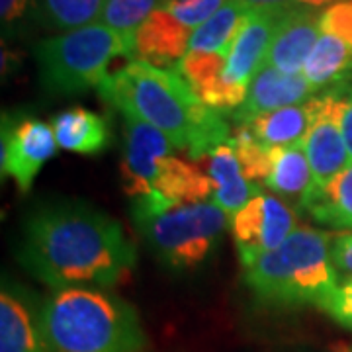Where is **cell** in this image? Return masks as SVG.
Segmentation results:
<instances>
[{
	"mask_svg": "<svg viewBox=\"0 0 352 352\" xmlns=\"http://www.w3.org/2000/svg\"><path fill=\"white\" fill-rule=\"evenodd\" d=\"M18 261L53 289L112 288L138 254L112 215L78 200L39 204L25 217Z\"/></svg>",
	"mask_w": 352,
	"mask_h": 352,
	"instance_id": "6da1fadb",
	"label": "cell"
},
{
	"mask_svg": "<svg viewBox=\"0 0 352 352\" xmlns=\"http://www.w3.org/2000/svg\"><path fill=\"white\" fill-rule=\"evenodd\" d=\"M98 94L122 116H135L163 131L192 161L210 157L233 135L223 113L206 106L176 69L133 59L106 76Z\"/></svg>",
	"mask_w": 352,
	"mask_h": 352,
	"instance_id": "7a4b0ae2",
	"label": "cell"
},
{
	"mask_svg": "<svg viewBox=\"0 0 352 352\" xmlns=\"http://www.w3.org/2000/svg\"><path fill=\"white\" fill-rule=\"evenodd\" d=\"M38 325L47 352H145L138 311L94 288L59 289L41 303Z\"/></svg>",
	"mask_w": 352,
	"mask_h": 352,
	"instance_id": "3957f363",
	"label": "cell"
},
{
	"mask_svg": "<svg viewBox=\"0 0 352 352\" xmlns=\"http://www.w3.org/2000/svg\"><path fill=\"white\" fill-rule=\"evenodd\" d=\"M331 243L325 231L298 227L278 249L243 268L247 288L270 307H319L340 280Z\"/></svg>",
	"mask_w": 352,
	"mask_h": 352,
	"instance_id": "277c9868",
	"label": "cell"
},
{
	"mask_svg": "<svg viewBox=\"0 0 352 352\" xmlns=\"http://www.w3.org/2000/svg\"><path fill=\"white\" fill-rule=\"evenodd\" d=\"M41 87L53 96L98 88L116 57L133 59L131 45L102 22L45 38L34 45Z\"/></svg>",
	"mask_w": 352,
	"mask_h": 352,
	"instance_id": "5b68a950",
	"label": "cell"
},
{
	"mask_svg": "<svg viewBox=\"0 0 352 352\" xmlns=\"http://www.w3.org/2000/svg\"><path fill=\"white\" fill-rule=\"evenodd\" d=\"M131 217L151 251L168 268L192 270L219 245L227 215L214 204L168 206L147 212L131 206Z\"/></svg>",
	"mask_w": 352,
	"mask_h": 352,
	"instance_id": "8992f818",
	"label": "cell"
},
{
	"mask_svg": "<svg viewBox=\"0 0 352 352\" xmlns=\"http://www.w3.org/2000/svg\"><path fill=\"white\" fill-rule=\"evenodd\" d=\"M0 143L2 176L12 178L24 194L30 192L43 164L59 149L50 124L20 113H2Z\"/></svg>",
	"mask_w": 352,
	"mask_h": 352,
	"instance_id": "52a82bcc",
	"label": "cell"
},
{
	"mask_svg": "<svg viewBox=\"0 0 352 352\" xmlns=\"http://www.w3.org/2000/svg\"><path fill=\"white\" fill-rule=\"evenodd\" d=\"M351 82H340L311 98L314 118L303 149L314 170L315 186L327 184L351 164L342 135V108Z\"/></svg>",
	"mask_w": 352,
	"mask_h": 352,
	"instance_id": "ba28073f",
	"label": "cell"
},
{
	"mask_svg": "<svg viewBox=\"0 0 352 352\" xmlns=\"http://www.w3.org/2000/svg\"><path fill=\"white\" fill-rule=\"evenodd\" d=\"M229 227L245 268L288 239L298 229V217L280 198L263 192L231 217Z\"/></svg>",
	"mask_w": 352,
	"mask_h": 352,
	"instance_id": "9c48e42d",
	"label": "cell"
},
{
	"mask_svg": "<svg viewBox=\"0 0 352 352\" xmlns=\"http://www.w3.org/2000/svg\"><path fill=\"white\" fill-rule=\"evenodd\" d=\"M173 141L151 124L135 116H124V157L120 163L122 182L131 200L151 194L159 163L173 157Z\"/></svg>",
	"mask_w": 352,
	"mask_h": 352,
	"instance_id": "30bf717a",
	"label": "cell"
},
{
	"mask_svg": "<svg viewBox=\"0 0 352 352\" xmlns=\"http://www.w3.org/2000/svg\"><path fill=\"white\" fill-rule=\"evenodd\" d=\"M286 10L288 8H256L247 14L227 53L223 76L229 85L251 87L254 75L266 65L270 43Z\"/></svg>",
	"mask_w": 352,
	"mask_h": 352,
	"instance_id": "8fae6325",
	"label": "cell"
},
{
	"mask_svg": "<svg viewBox=\"0 0 352 352\" xmlns=\"http://www.w3.org/2000/svg\"><path fill=\"white\" fill-rule=\"evenodd\" d=\"M315 94V88L309 85L303 73L288 75L278 71L276 67L264 65L252 78L243 106L231 113V118L237 124H247L252 118H258L263 113L303 104L314 98Z\"/></svg>",
	"mask_w": 352,
	"mask_h": 352,
	"instance_id": "7c38bea8",
	"label": "cell"
},
{
	"mask_svg": "<svg viewBox=\"0 0 352 352\" xmlns=\"http://www.w3.org/2000/svg\"><path fill=\"white\" fill-rule=\"evenodd\" d=\"M321 12L296 4L288 8L276 28L266 65L288 75L303 73V65L321 36Z\"/></svg>",
	"mask_w": 352,
	"mask_h": 352,
	"instance_id": "4fadbf2b",
	"label": "cell"
},
{
	"mask_svg": "<svg viewBox=\"0 0 352 352\" xmlns=\"http://www.w3.org/2000/svg\"><path fill=\"white\" fill-rule=\"evenodd\" d=\"M227 53H208V51H188L176 71L184 76L194 94L206 106L221 113H233L247 98L249 88L229 85L223 76Z\"/></svg>",
	"mask_w": 352,
	"mask_h": 352,
	"instance_id": "5bb4252c",
	"label": "cell"
},
{
	"mask_svg": "<svg viewBox=\"0 0 352 352\" xmlns=\"http://www.w3.org/2000/svg\"><path fill=\"white\" fill-rule=\"evenodd\" d=\"M192 34L194 32L180 24L166 8H161L153 12L135 32L133 59L159 69H176V65L188 53Z\"/></svg>",
	"mask_w": 352,
	"mask_h": 352,
	"instance_id": "9a60e30c",
	"label": "cell"
},
{
	"mask_svg": "<svg viewBox=\"0 0 352 352\" xmlns=\"http://www.w3.org/2000/svg\"><path fill=\"white\" fill-rule=\"evenodd\" d=\"M210 196H214V182L196 161L166 157L157 166L151 194L145 198H155L173 206H192L204 204Z\"/></svg>",
	"mask_w": 352,
	"mask_h": 352,
	"instance_id": "2e32d148",
	"label": "cell"
},
{
	"mask_svg": "<svg viewBox=\"0 0 352 352\" xmlns=\"http://www.w3.org/2000/svg\"><path fill=\"white\" fill-rule=\"evenodd\" d=\"M208 175L214 182L212 204L231 217L237 214L243 206H247L254 196L263 194L261 186L252 184L245 178L239 161H237V155L229 143L217 147L210 155Z\"/></svg>",
	"mask_w": 352,
	"mask_h": 352,
	"instance_id": "e0dca14e",
	"label": "cell"
},
{
	"mask_svg": "<svg viewBox=\"0 0 352 352\" xmlns=\"http://www.w3.org/2000/svg\"><path fill=\"white\" fill-rule=\"evenodd\" d=\"M57 145L80 155H98L112 139L110 124L87 108H69L51 120Z\"/></svg>",
	"mask_w": 352,
	"mask_h": 352,
	"instance_id": "ac0fdd59",
	"label": "cell"
},
{
	"mask_svg": "<svg viewBox=\"0 0 352 352\" xmlns=\"http://www.w3.org/2000/svg\"><path fill=\"white\" fill-rule=\"evenodd\" d=\"M300 210L321 226L352 229V163L327 184L314 186Z\"/></svg>",
	"mask_w": 352,
	"mask_h": 352,
	"instance_id": "d6986e66",
	"label": "cell"
},
{
	"mask_svg": "<svg viewBox=\"0 0 352 352\" xmlns=\"http://www.w3.org/2000/svg\"><path fill=\"white\" fill-rule=\"evenodd\" d=\"M314 118V104L311 98L298 106H288L276 112H268L252 118L251 122L243 124L249 127L252 138L264 147H292L303 145L307 131L311 127Z\"/></svg>",
	"mask_w": 352,
	"mask_h": 352,
	"instance_id": "ffe728a7",
	"label": "cell"
},
{
	"mask_svg": "<svg viewBox=\"0 0 352 352\" xmlns=\"http://www.w3.org/2000/svg\"><path fill=\"white\" fill-rule=\"evenodd\" d=\"M0 352H47L38 314L6 288L0 296Z\"/></svg>",
	"mask_w": 352,
	"mask_h": 352,
	"instance_id": "44dd1931",
	"label": "cell"
},
{
	"mask_svg": "<svg viewBox=\"0 0 352 352\" xmlns=\"http://www.w3.org/2000/svg\"><path fill=\"white\" fill-rule=\"evenodd\" d=\"M270 159H272V166L264 186L282 198L298 200L300 206L315 186L314 170L303 145L272 147Z\"/></svg>",
	"mask_w": 352,
	"mask_h": 352,
	"instance_id": "7402d4cb",
	"label": "cell"
},
{
	"mask_svg": "<svg viewBox=\"0 0 352 352\" xmlns=\"http://www.w3.org/2000/svg\"><path fill=\"white\" fill-rule=\"evenodd\" d=\"M303 75L315 92L352 80V50L340 39L321 34L303 65Z\"/></svg>",
	"mask_w": 352,
	"mask_h": 352,
	"instance_id": "603a6c76",
	"label": "cell"
},
{
	"mask_svg": "<svg viewBox=\"0 0 352 352\" xmlns=\"http://www.w3.org/2000/svg\"><path fill=\"white\" fill-rule=\"evenodd\" d=\"M249 12L251 8L243 0H227L206 24L192 34L188 51L229 53V47Z\"/></svg>",
	"mask_w": 352,
	"mask_h": 352,
	"instance_id": "cb8c5ba5",
	"label": "cell"
},
{
	"mask_svg": "<svg viewBox=\"0 0 352 352\" xmlns=\"http://www.w3.org/2000/svg\"><path fill=\"white\" fill-rule=\"evenodd\" d=\"M106 0H38L36 18L39 24L57 32H73L96 24Z\"/></svg>",
	"mask_w": 352,
	"mask_h": 352,
	"instance_id": "d4e9b609",
	"label": "cell"
},
{
	"mask_svg": "<svg viewBox=\"0 0 352 352\" xmlns=\"http://www.w3.org/2000/svg\"><path fill=\"white\" fill-rule=\"evenodd\" d=\"M166 2L168 0H106L100 20L102 24L112 28L113 32L126 38L133 51L135 32L153 12L164 8Z\"/></svg>",
	"mask_w": 352,
	"mask_h": 352,
	"instance_id": "484cf974",
	"label": "cell"
},
{
	"mask_svg": "<svg viewBox=\"0 0 352 352\" xmlns=\"http://www.w3.org/2000/svg\"><path fill=\"white\" fill-rule=\"evenodd\" d=\"M229 145L237 155V161H239L245 178L256 186L266 184V178L270 175V166H272L270 149L252 138L249 127L243 124H237L233 127V135L229 139Z\"/></svg>",
	"mask_w": 352,
	"mask_h": 352,
	"instance_id": "4316f807",
	"label": "cell"
},
{
	"mask_svg": "<svg viewBox=\"0 0 352 352\" xmlns=\"http://www.w3.org/2000/svg\"><path fill=\"white\" fill-rule=\"evenodd\" d=\"M227 0H168L166 10L188 30L196 32L201 24H206Z\"/></svg>",
	"mask_w": 352,
	"mask_h": 352,
	"instance_id": "83f0119b",
	"label": "cell"
},
{
	"mask_svg": "<svg viewBox=\"0 0 352 352\" xmlns=\"http://www.w3.org/2000/svg\"><path fill=\"white\" fill-rule=\"evenodd\" d=\"M321 34L340 39L352 50V0H342L321 12Z\"/></svg>",
	"mask_w": 352,
	"mask_h": 352,
	"instance_id": "f1b7e54d",
	"label": "cell"
},
{
	"mask_svg": "<svg viewBox=\"0 0 352 352\" xmlns=\"http://www.w3.org/2000/svg\"><path fill=\"white\" fill-rule=\"evenodd\" d=\"M319 309L325 311L340 327L352 331V276L340 278L337 288L319 305Z\"/></svg>",
	"mask_w": 352,
	"mask_h": 352,
	"instance_id": "f546056e",
	"label": "cell"
},
{
	"mask_svg": "<svg viewBox=\"0 0 352 352\" xmlns=\"http://www.w3.org/2000/svg\"><path fill=\"white\" fill-rule=\"evenodd\" d=\"M331 256L340 278L352 276V231L333 237Z\"/></svg>",
	"mask_w": 352,
	"mask_h": 352,
	"instance_id": "4dcf8cb0",
	"label": "cell"
},
{
	"mask_svg": "<svg viewBox=\"0 0 352 352\" xmlns=\"http://www.w3.org/2000/svg\"><path fill=\"white\" fill-rule=\"evenodd\" d=\"M38 6V0H0V16L2 24L14 25L24 20L32 8Z\"/></svg>",
	"mask_w": 352,
	"mask_h": 352,
	"instance_id": "1f68e13d",
	"label": "cell"
},
{
	"mask_svg": "<svg viewBox=\"0 0 352 352\" xmlns=\"http://www.w3.org/2000/svg\"><path fill=\"white\" fill-rule=\"evenodd\" d=\"M342 135L346 143V151L351 157L352 163V82L346 90V98H344V108H342Z\"/></svg>",
	"mask_w": 352,
	"mask_h": 352,
	"instance_id": "d6a6232c",
	"label": "cell"
},
{
	"mask_svg": "<svg viewBox=\"0 0 352 352\" xmlns=\"http://www.w3.org/2000/svg\"><path fill=\"white\" fill-rule=\"evenodd\" d=\"M22 63V55L12 50H2V76L12 75L14 69H18Z\"/></svg>",
	"mask_w": 352,
	"mask_h": 352,
	"instance_id": "836d02e7",
	"label": "cell"
},
{
	"mask_svg": "<svg viewBox=\"0 0 352 352\" xmlns=\"http://www.w3.org/2000/svg\"><path fill=\"white\" fill-rule=\"evenodd\" d=\"M251 10L256 8H289L296 4V0H243Z\"/></svg>",
	"mask_w": 352,
	"mask_h": 352,
	"instance_id": "e575fe53",
	"label": "cell"
},
{
	"mask_svg": "<svg viewBox=\"0 0 352 352\" xmlns=\"http://www.w3.org/2000/svg\"><path fill=\"white\" fill-rule=\"evenodd\" d=\"M337 2L342 0H296V4H302V6H309V8H321V6H333Z\"/></svg>",
	"mask_w": 352,
	"mask_h": 352,
	"instance_id": "d590c367",
	"label": "cell"
},
{
	"mask_svg": "<svg viewBox=\"0 0 352 352\" xmlns=\"http://www.w3.org/2000/svg\"><path fill=\"white\" fill-rule=\"evenodd\" d=\"M339 352H352V344H349V346H344V349H340Z\"/></svg>",
	"mask_w": 352,
	"mask_h": 352,
	"instance_id": "8d00e7d4",
	"label": "cell"
}]
</instances>
